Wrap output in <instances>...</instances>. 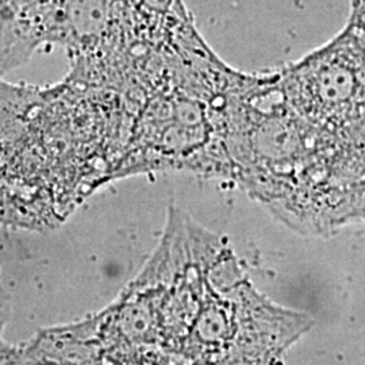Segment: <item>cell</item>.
Returning <instances> with one entry per match:
<instances>
[{"instance_id": "obj_1", "label": "cell", "mask_w": 365, "mask_h": 365, "mask_svg": "<svg viewBox=\"0 0 365 365\" xmlns=\"http://www.w3.org/2000/svg\"><path fill=\"white\" fill-rule=\"evenodd\" d=\"M294 110L346 152L365 157V41L344 36L282 78Z\"/></svg>"}]
</instances>
